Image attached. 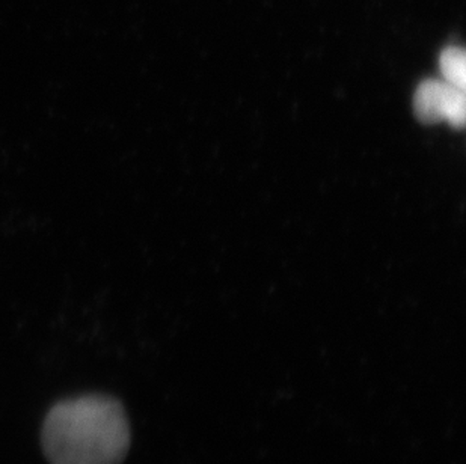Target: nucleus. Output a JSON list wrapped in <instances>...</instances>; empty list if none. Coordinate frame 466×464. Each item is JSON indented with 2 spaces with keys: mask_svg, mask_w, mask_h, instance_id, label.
<instances>
[{
  "mask_svg": "<svg viewBox=\"0 0 466 464\" xmlns=\"http://www.w3.org/2000/svg\"><path fill=\"white\" fill-rule=\"evenodd\" d=\"M447 84L440 80H424L418 86L414 110L421 123L436 124L444 119V98Z\"/></svg>",
  "mask_w": 466,
  "mask_h": 464,
  "instance_id": "nucleus-2",
  "label": "nucleus"
},
{
  "mask_svg": "<svg viewBox=\"0 0 466 464\" xmlns=\"http://www.w3.org/2000/svg\"><path fill=\"white\" fill-rule=\"evenodd\" d=\"M43 447L52 464H121L130 447L126 410L105 395L62 401L46 418Z\"/></svg>",
  "mask_w": 466,
  "mask_h": 464,
  "instance_id": "nucleus-1",
  "label": "nucleus"
},
{
  "mask_svg": "<svg viewBox=\"0 0 466 464\" xmlns=\"http://www.w3.org/2000/svg\"><path fill=\"white\" fill-rule=\"evenodd\" d=\"M441 71L445 77V84L465 89L466 57L463 48L447 47L441 53Z\"/></svg>",
  "mask_w": 466,
  "mask_h": 464,
  "instance_id": "nucleus-3",
  "label": "nucleus"
},
{
  "mask_svg": "<svg viewBox=\"0 0 466 464\" xmlns=\"http://www.w3.org/2000/svg\"><path fill=\"white\" fill-rule=\"evenodd\" d=\"M444 119L453 127H463L465 123V89L447 84L444 98Z\"/></svg>",
  "mask_w": 466,
  "mask_h": 464,
  "instance_id": "nucleus-4",
  "label": "nucleus"
}]
</instances>
